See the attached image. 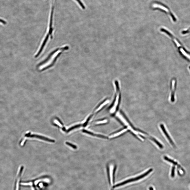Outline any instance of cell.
Wrapping results in <instances>:
<instances>
[{"label": "cell", "instance_id": "obj_1", "mask_svg": "<svg viewBox=\"0 0 190 190\" xmlns=\"http://www.w3.org/2000/svg\"><path fill=\"white\" fill-rule=\"evenodd\" d=\"M69 49V47L68 46H65L56 49L40 63L38 67V69L40 70H42L52 66L54 64L62 52L68 50Z\"/></svg>", "mask_w": 190, "mask_h": 190}, {"label": "cell", "instance_id": "obj_2", "mask_svg": "<svg viewBox=\"0 0 190 190\" xmlns=\"http://www.w3.org/2000/svg\"><path fill=\"white\" fill-rule=\"evenodd\" d=\"M46 178L42 177L31 180L21 181V186L31 187L32 190H38L37 186L38 185H40L42 181L49 182V180L46 179Z\"/></svg>", "mask_w": 190, "mask_h": 190}, {"label": "cell", "instance_id": "obj_3", "mask_svg": "<svg viewBox=\"0 0 190 190\" xmlns=\"http://www.w3.org/2000/svg\"><path fill=\"white\" fill-rule=\"evenodd\" d=\"M153 169H149L148 171L142 175L137 177L135 178H132L127 180L123 182H121L119 183V184H116L114 186H113V188H115L116 187H118L125 185L127 183L132 182V181L138 180L143 178L144 177H145L148 174L150 173L151 172L153 171Z\"/></svg>", "mask_w": 190, "mask_h": 190}, {"label": "cell", "instance_id": "obj_4", "mask_svg": "<svg viewBox=\"0 0 190 190\" xmlns=\"http://www.w3.org/2000/svg\"><path fill=\"white\" fill-rule=\"evenodd\" d=\"M24 168V166H22L19 170L16 179L14 190H21V180Z\"/></svg>", "mask_w": 190, "mask_h": 190}, {"label": "cell", "instance_id": "obj_5", "mask_svg": "<svg viewBox=\"0 0 190 190\" xmlns=\"http://www.w3.org/2000/svg\"><path fill=\"white\" fill-rule=\"evenodd\" d=\"M25 136L28 137H36V138L40 139L42 140H43L46 141H47L48 142H50L52 143H54L55 142L54 140H52L50 139L47 137H45L43 136H39L37 135H30V133L27 134H26L25 135Z\"/></svg>", "mask_w": 190, "mask_h": 190}, {"label": "cell", "instance_id": "obj_6", "mask_svg": "<svg viewBox=\"0 0 190 190\" xmlns=\"http://www.w3.org/2000/svg\"><path fill=\"white\" fill-rule=\"evenodd\" d=\"M160 127L161 128L162 130L163 133H164L165 135L167 138H168L169 140V141L170 143H171V145L172 146H175L174 143H173V141L171 139V137H170L168 135V133H167V132L166 131V130L165 129L164 127V126L163 124H160Z\"/></svg>", "mask_w": 190, "mask_h": 190}, {"label": "cell", "instance_id": "obj_7", "mask_svg": "<svg viewBox=\"0 0 190 190\" xmlns=\"http://www.w3.org/2000/svg\"><path fill=\"white\" fill-rule=\"evenodd\" d=\"M120 113L122 115V116L123 117H124V118L125 119V120H126L127 122L129 124V125L131 126V127L134 130H135L136 131H139V132L141 133L142 132V131L140 130L139 129H136L135 128V127H134L133 126L132 124L130 122L129 120L127 118L125 115L124 114L123 112V111H122L120 110Z\"/></svg>", "mask_w": 190, "mask_h": 190}, {"label": "cell", "instance_id": "obj_8", "mask_svg": "<svg viewBox=\"0 0 190 190\" xmlns=\"http://www.w3.org/2000/svg\"><path fill=\"white\" fill-rule=\"evenodd\" d=\"M164 159L166 160H167V161H168L170 163H172V164H174V165H177L178 166L179 168H181L180 167V166H179L178 165V163H177L176 162H175L174 161H173V160L169 158H168V157H167L166 156H164Z\"/></svg>", "mask_w": 190, "mask_h": 190}, {"label": "cell", "instance_id": "obj_9", "mask_svg": "<svg viewBox=\"0 0 190 190\" xmlns=\"http://www.w3.org/2000/svg\"><path fill=\"white\" fill-rule=\"evenodd\" d=\"M150 138L156 143V144H157V145L160 148L162 149L163 148V146L155 139L153 137H150Z\"/></svg>", "mask_w": 190, "mask_h": 190}, {"label": "cell", "instance_id": "obj_10", "mask_svg": "<svg viewBox=\"0 0 190 190\" xmlns=\"http://www.w3.org/2000/svg\"><path fill=\"white\" fill-rule=\"evenodd\" d=\"M81 126V124H78V125H75L74 126L72 127H70V128L69 129H68V130H67V132H69L71 130H73L75 128H77L80 127Z\"/></svg>", "mask_w": 190, "mask_h": 190}, {"label": "cell", "instance_id": "obj_11", "mask_svg": "<svg viewBox=\"0 0 190 190\" xmlns=\"http://www.w3.org/2000/svg\"><path fill=\"white\" fill-rule=\"evenodd\" d=\"M66 144L67 145L72 147V148H73L74 149H76L77 148V147L76 146L68 142H66Z\"/></svg>", "mask_w": 190, "mask_h": 190}, {"label": "cell", "instance_id": "obj_12", "mask_svg": "<svg viewBox=\"0 0 190 190\" xmlns=\"http://www.w3.org/2000/svg\"><path fill=\"white\" fill-rule=\"evenodd\" d=\"M175 166H173L172 170L171 176L172 178H173L175 176Z\"/></svg>", "mask_w": 190, "mask_h": 190}, {"label": "cell", "instance_id": "obj_13", "mask_svg": "<svg viewBox=\"0 0 190 190\" xmlns=\"http://www.w3.org/2000/svg\"><path fill=\"white\" fill-rule=\"evenodd\" d=\"M83 132L84 133H86L91 135L93 136H95V134L93 133L90 132L89 131H88L87 130H83Z\"/></svg>", "mask_w": 190, "mask_h": 190}, {"label": "cell", "instance_id": "obj_14", "mask_svg": "<svg viewBox=\"0 0 190 190\" xmlns=\"http://www.w3.org/2000/svg\"><path fill=\"white\" fill-rule=\"evenodd\" d=\"M116 169V167L115 166V167L113 170V180L114 183V182L115 181V173Z\"/></svg>", "mask_w": 190, "mask_h": 190}, {"label": "cell", "instance_id": "obj_15", "mask_svg": "<svg viewBox=\"0 0 190 190\" xmlns=\"http://www.w3.org/2000/svg\"><path fill=\"white\" fill-rule=\"evenodd\" d=\"M95 136L103 138L106 139L107 138V137L106 136L100 135H95Z\"/></svg>", "mask_w": 190, "mask_h": 190}, {"label": "cell", "instance_id": "obj_16", "mask_svg": "<svg viewBox=\"0 0 190 190\" xmlns=\"http://www.w3.org/2000/svg\"><path fill=\"white\" fill-rule=\"evenodd\" d=\"M0 22H1L3 24H4V25H5L6 24V22L5 21L2 20L1 19H0Z\"/></svg>", "mask_w": 190, "mask_h": 190}, {"label": "cell", "instance_id": "obj_17", "mask_svg": "<svg viewBox=\"0 0 190 190\" xmlns=\"http://www.w3.org/2000/svg\"><path fill=\"white\" fill-rule=\"evenodd\" d=\"M150 190H153V188L152 187H151L149 188Z\"/></svg>", "mask_w": 190, "mask_h": 190}, {"label": "cell", "instance_id": "obj_18", "mask_svg": "<svg viewBox=\"0 0 190 190\" xmlns=\"http://www.w3.org/2000/svg\"><path fill=\"white\" fill-rule=\"evenodd\" d=\"M189 67L190 69V66Z\"/></svg>", "mask_w": 190, "mask_h": 190}]
</instances>
